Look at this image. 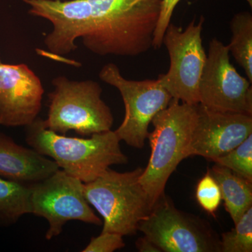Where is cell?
Segmentation results:
<instances>
[{
  "instance_id": "6da1fadb",
  "label": "cell",
  "mask_w": 252,
  "mask_h": 252,
  "mask_svg": "<svg viewBox=\"0 0 252 252\" xmlns=\"http://www.w3.org/2000/svg\"><path fill=\"white\" fill-rule=\"evenodd\" d=\"M28 14L49 21L44 39L50 54L77 49L76 41L99 56L135 57L153 46L161 0H21Z\"/></svg>"
},
{
  "instance_id": "7a4b0ae2",
  "label": "cell",
  "mask_w": 252,
  "mask_h": 252,
  "mask_svg": "<svg viewBox=\"0 0 252 252\" xmlns=\"http://www.w3.org/2000/svg\"><path fill=\"white\" fill-rule=\"evenodd\" d=\"M26 127V142L31 148L83 183L93 182L112 165L128 162L115 131L94 134L90 138L67 137L46 128L39 117Z\"/></svg>"
},
{
  "instance_id": "3957f363",
  "label": "cell",
  "mask_w": 252,
  "mask_h": 252,
  "mask_svg": "<svg viewBox=\"0 0 252 252\" xmlns=\"http://www.w3.org/2000/svg\"><path fill=\"white\" fill-rule=\"evenodd\" d=\"M197 105L172 99L152 120L154 130L147 137L152 152L140 182L153 206L165 195L167 181L180 162L190 157Z\"/></svg>"
},
{
  "instance_id": "277c9868",
  "label": "cell",
  "mask_w": 252,
  "mask_h": 252,
  "mask_svg": "<svg viewBox=\"0 0 252 252\" xmlns=\"http://www.w3.org/2000/svg\"><path fill=\"white\" fill-rule=\"evenodd\" d=\"M143 170L137 167L119 172L109 168L84 184L86 200L103 218L102 232L135 235L141 222L149 216L154 206L140 182Z\"/></svg>"
},
{
  "instance_id": "5b68a950",
  "label": "cell",
  "mask_w": 252,
  "mask_h": 252,
  "mask_svg": "<svg viewBox=\"0 0 252 252\" xmlns=\"http://www.w3.org/2000/svg\"><path fill=\"white\" fill-rule=\"evenodd\" d=\"M51 84L54 90L49 94V112L44 120L46 128L61 135L73 130L81 136L112 130L114 116L102 99L98 82L60 75Z\"/></svg>"
},
{
  "instance_id": "8992f818",
  "label": "cell",
  "mask_w": 252,
  "mask_h": 252,
  "mask_svg": "<svg viewBox=\"0 0 252 252\" xmlns=\"http://www.w3.org/2000/svg\"><path fill=\"white\" fill-rule=\"evenodd\" d=\"M105 84L116 88L124 101L125 116L115 131L119 140L135 149L143 148L154 117L166 108L172 96L158 79L135 81L126 79L114 63H108L99 72Z\"/></svg>"
},
{
  "instance_id": "52a82bcc",
  "label": "cell",
  "mask_w": 252,
  "mask_h": 252,
  "mask_svg": "<svg viewBox=\"0 0 252 252\" xmlns=\"http://www.w3.org/2000/svg\"><path fill=\"white\" fill-rule=\"evenodd\" d=\"M205 18L192 20L185 29L170 22L162 39L170 57V67L158 79L172 99L191 105L200 104L199 84L206 63L202 31Z\"/></svg>"
},
{
  "instance_id": "ba28073f",
  "label": "cell",
  "mask_w": 252,
  "mask_h": 252,
  "mask_svg": "<svg viewBox=\"0 0 252 252\" xmlns=\"http://www.w3.org/2000/svg\"><path fill=\"white\" fill-rule=\"evenodd\" d=\"M165 252H220V238L207 220L175 206L165 195L138 227Z\"/></svg>"
},
{
  "instance_id": "9c48e42d",
  "label": "cell",
  "mask_w": 252,
  "mask_h": 252,
  "mask_svg": "<svg viewBox=\"0 0 252 252\" xmlns=\"http://www.w3.org/2000/svg\"><path fill=\"white\" fill-rule=\"evenodd\" d=\"M31 214L49 222L46 240H52L62 233L70 220L100 225L102 220L90 206L84 195V183L63 170L44 180L30 185Z\"/></svg>"
},
{
  "instance_id": "30bf717a",
  "label": "cell",
  "mask_w": 252,
  "mask_h": 252,
  "mask_svg": "<svg viewBox=\"0 0 252 252\" xmlns=\"http://www.w3.org/2000/svg\"><path fill=\"white\" fill-rule=\"evenodd\" d=\"M229 49L217 38L209 43L199 84L200 104L216 112L252 116V83L230 61Z\"/></svg>"
},
{
  "instance_id": "8fae6325",
  "label": "cell",
  "mask_w": 252,
  "mask_h": 252,
  "mask_svg": "<svg viewBox=\"0 0 252 252\" xmlns=\"http://www.w3.org/2000/svg\"><path fill=\"white\" fill-rule=\"evenodd\" d=\"M44 89L27 64L0 63V125L26 127L39 116Z\"/></svg>"
},
{
  "instance_id": "7c38bea8",
  "label": "cell",
  "mask_w": 252,
  "mask_h": 252,
  "mask_svg": "<svg viewBox=\"0 0 252 252\" xmlns=\"http://www.w3.org/2000/svg\"><path fill=\"white\" fill-rule=\"evenodd\" d=\"M252 134V116L216 112L198 104L190 156H200L215 162Z\"/></svg>"
},
{
  "instance_id": "4fadbf2b",
  "label": "cell",
  "mask_w": 252,
  "mask_h": 252,
  "mask_svg": "<svg viewBox=\"0 0 252 252\" xmlns=\"http://www.w3.org/2000/svg\"><path fill=\"white\" fill-rule=\"evenodd\" d=\"M49 158L34 149L19 145L0 132V178L23 185H32L59 170Z\"/></svg>"
},
{
  "instance_id": "5bb4252c",
  "label": "cell",
  "mask_w": 252,
  "mask_h": 252,
  "mask_svg": "<svg viewBox=\"0 0 252 252\" xmlns=\"http://www.w3.org/2000/svg\"><path fill=\"white\" fill-rule=\"evenodd\" d=\"M210 172L220 186L225 210L235 224L252 207V182L217 164Z\"/></svg>"
},
{
  "instance_id": "9a60e30c",
  "label": "cell",
  "mask_w": 252,
  "mask_h": 252,
  "mask_svg": "<svg viewBox=\"0 0 252 252\" xmlns=\"http://www.w3.org/2000/svg\"><path fill=\"white\" fill-rule=\"evenodd\" d=\"M31 187L0 178V227L14 224L31 214Z\"/></svg>"
},
{
  "instance_id": "2e32d148",
  "label": "cell",
  "mask_w": 252,
  "mask_h": 252,
  "mask_svg": "<svg viewBox=\"0 0 252 252\" xmlns=\"http://www.w3.org/2000/svg\"><path fill=\"white\" fill-rule=\"evenodd\" d=\"M231 39L228 47L236 62L252 83V15L249 11L235 14L230 23Z\"/></svg>"
},
{
  "instance_id": "e0dca14e",
  "label": "cell",
  "mask_w": 252,
  "mask_h": 252,
  "mask_svg": "<svg viewBox=\"0 0 252 252\" xmlns=\"http://www.w3.org/2000/svg\"><path fill=\"white\" fill-rule=\"evenodd\" d=\"M220 252H252V207L220 238Z\"/></svg>"
},
{
  "instance_id": "ac0fdd59",
  "label": "cell",
  "mask_w": 252,
  "mask_h": 252,
  "mask_svg": "<svg viewBox=\"0 0 252 252\" xmlns=\"http://www.w3.org/2000/svg\"><path fill=\"white\" fill-rule=\"evenodd\" d=\"M215 162L252 182V134L238 147L217 159Z\"/></svg>"
},
{
  "instance_id": "d6986e66",
  "label": "cell",
  "mask_w": 252,
  "mask_h": 252,
  "mask_svg": "<svg viewBox=\"0 0 252 252\" xmlns=\"http://www.w3.org/2000/svg\"><path fill=\"white\" fill-rule=\"evenodd\" d=\"M195 198L205 211L215 217L222 200L220 186L210 170L199 181L195 190Z\"/></svg>"
},
{
  "instance_id": "ffe728a7",
  "label": "cell",
  "mask_w": 252,
  "mask_h": 252,
  "mask_svg": "<svg viewBox=\"0 0 252 252\" xmlns=\"http://www.w3.org/2000/svg\"><path fill=\"white\" fill-rule=\"evenodd\" d=\"M123 235L110 232H102L99 236L91 238L83 252H113L126 246Z\"/></svg>"
},
{
  "instance_id": "44dd1931",
  "label": "cell",
  "mask_w": 252,
  "mask_h": 252,
  "mask_svg": "<svg viewBox=\"0 0 252 252\" xmlns=\"http://www.w3.org/2000/svg\"><path fill=\"white\" fill-rule=\"evenodd\" d=\"M180 1L181 0H161L160 15L154 33L152 47L154 49L161 48L164 34L166 31L167 26L171 22L174 10Z\"/></svg>"
},
{
  "instance_id": "7402d4cb",
  "label": "cell",
  "mask_w": 252,
  "mask_h": 252,
  "mask_svg": "<svg viewBox=\"0 0 252 252\" xmlns=\"http://www.w3.org/2000/svg\"><path fill=\"white\" fill-rule=\"evenodd\" d=\"M136 248L140 252H162L157 245L144 235L135 243Z\"/></svg>"
},
{
  "instance_id": "603a6c76",
  "label": "cell",
  "mask_w": 252,
  "mask_h": 252,
  "mask_svg": "<svg viewBox=\"0 0 252 252\" xmlns=\"http://www.w3.org/2000/svg\"><path fill=\"white\" fill-rule=\"evenodd\" d=\"M246 1L250 5V7L252 8V0H246Z\"/></svg>"
},
{
  "instance_id": "cb8c5ba5",
  "label": "cell",
  "mask_w": 252,
  "mask_h": 252,
  "mask_svg": "<svg viewBox=\"0 0 252 252\" xmlns=\"http://www.w3.org/2000/svg\"><path fill=\"white\" fill-rule=\"evenodd\" d=\"M1 63V56H0V63Z\"/></svg>"
}]
</instances>
